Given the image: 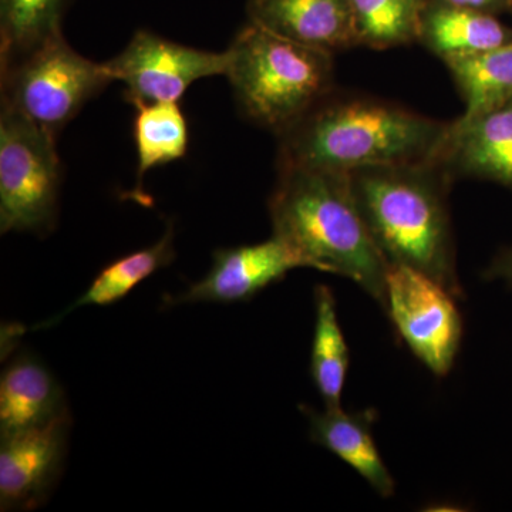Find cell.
<instances>
[{
	"label": "cell",
	"instance_id": "6da1fadb",
	"mask_svg": "<svg viewBox=\"0 0 512 512\" xmlns=\"http://www.w3.org/2000/svg\"><path fill=\"white\" fill-rule=\"evenodd\" d=\"M450 123L335 89L279 134L278 167L350 171L439 160Z\"/></svg>",
	"mask_w": 512,
	"mask_h": 512
},
{
	"label": "cell",
	"instance_id": "7a4b0ae2",
	"mask_svg": "<svg viewBox=\"0 0 512 512\" xmlns=\"http://www.w3.org/2000/svg\"><path fill=\"white\" fill-rule=\"evenodd\" d=\"M268 208L272 235L305 268L350 279L386 312L390 265L360 214L349 173L278 167Z\"/></svg>",
	"mask_w": 512,
	"mask_h": 512
},
{
	"label": "cell",
	"instance_id": "3957f363",
	"mask_svg": "<svg viewBox=\"0 0 512 512\" xmlns=\"http://www.w3.org/2000/svg\"><path fill=\"white\" fill-rule=\"evenodd\" d=\"M350 184L373 241L390 266L430 276L464 296L447 195L453 178L437 161L350 171Z\"/></svg>",
	"mask_w": 512,
	"mask_h": 512
},
{
	"label": "cell",
	"instance_id": "277c9868",
	"mask_svg": "<svg viewBox=\"0 0 512 512\" xmlns=\"http://www.w3.org/2000/svg\"><path fill=\"white\" fill-rule=\"evenodd\" d=\"M225 77L247 119L284 133L328 96L333 55L248 22L232 40Z\"/></svg>",
	"mask_w": 512,
	"mask_h": 512
},
{
	"label": "cell",
	"instance_id": "5b68a950",
	"mask_svg": "<svg viewBox=\"0 0 512 512\" xmlns=\"http://www.w3.org/2000/svg\"><path fill=\"white\" fill-rule=\"evenodd\" d=\"M0 82L3 106L57 137L114 80L104 63L80 55L60 33L0 67Z\"/></svg>",
	"mask_w": 512,
	"mask_h": 512
},
{
	"label": "cell",
	"instance_id": "8992f818",
	"mask_svg": "<svg viewBox=\"0 0 512 512\" xmlns=\"http://www.w3.org/2000/svg\"><path fill=\"white\" fill-rule=\"evenodd\" d=\"M62 187L56 137L0 107V231L49 234Z\"/></svg>",
	"mask_w": 512,
	"mask_h": 512
},
{
	"label": "cell",
	"instance_id": "52a82bcc",
	"mask_svg": "<svg viewBox=\"0 0 512 512\" xmlns=\"http://www.w3.org/2000/svg\"><path fill=\"white\" fill-rule=\"evenodd\" d=\"M454 299L430 276L390 266L386 313L413 355L439 377L453 369L463 339V319Z\"/></svg>",
	"mask_w": 512,
	"mask_h": 512
},
{
	"label": "cell",
	"instance_id": "ba28073f",
	"mask_svg": "<svg viewBox=\"0 0 512 512\" xmlns=\"http://www.w3.org/2000/svg\"><path fill=\"white\" fill-rule=\"evenodd\" d=\"M114 82L124 84V97L131 106L180 101L201 79L225 76L228 52H210L181 45L140 29L123 52L104 62Z\"/></svg>",
	"mask_w": 512,
	"mask_h": 512
},
{
	"label": "cell",
	"instance_id": "9c48e42d",
	"mask_svg": "<svg viewBox=\"0 0 512 512\" xmlns=\"http://www.w3.org/2000/svg\"><path fill=\"white\" fill-rule=\"evenodd\" d=\"M69 412L55 420L2 436L0 444V510L30 511L43 504L62 473Z\"/></svg>",
	"mask_w": 512,
	"mask_h": 512
},
{
	"label": "cell",
	"instance_id": "30bf717a",
	"mask_svg": "<svg viewBox=\"0 0 512 512\" xmlns=\"http://www.w3.org/2000/svg\"><path fill=\"white\" fill-rule=\"evenodd\" d=\"M296 268H305V265L274 235L259 244L218 249L208 274L181 295L168 296L164 303L248 302Z\"/></svg>",
	"mask_w": 512,
	"mask_h": 512
},
{
	"label": "cell",
	"instance_id": "8fae6325",
	"mask_svg": "<svg viewBox=\"0 0 512 512\" xmlns=\"http://www.w3.org/2000/svg\"><path fill=\"white\" fill-rule=\"evenodd\" d=\"M248 22L335 55L357 46L350 0H247Z\"/></svg>",
	"mask_w": 512,
	"mask_h": 512
},
{
	"label": "cell",
	"instance_id": "7c38bea8",
	"mask_svg": "<svg viewBox=\"0 0 512 512\" xmlns=\"http://www.w3.org/2000/svg\"><path fill=\"white\" fill-rule=\"evenodd\" d=\"M437 163L453 180L477 178L512 191V100L470 123H450Z\"/></svg>",
	"mask_w": 512,
	"mask_h": 512
},
{
	"label": "cell",
	"instance_id": "4fadbf2b",
	"mask_svg": "<svg viewBox=\"0 0 512 512\" xmlns=\"http://www.w3.org/2000/svg\"><path fill=\"white\" fill-rule=\"evenodd\" d=\"M299 409L309 420V436L313 443L352 467L380 497H392L396 483L373 437L375 410L346 413L342 407H325V412H318L306 404Z\"/></svg>",
	"mask_w": 512,
	"mask_h": 512
},
{
	"label": "cell",
	"instance_id": "5bb4252c",
	"mask_svg": "<svg viewBox=\"0 0 512 512\" xmlns=\"http://www.w3.org/2000/svg\"><path fill=\"white\" fill-rule=\"evenodd\" d=\"M512 29L491 13L427 0L421 10L417 42L444 63L457 57L477 55L511 42Z\"/></svg>",
	"mask_w": 512,
	"mask_h": 512
},
{
	"label": "cell",
	"instance_id": "9a60e30c",
	"mask_svg": "<svg viewBox=\"0 0 512 512\" xmlns=\"http://www.w3.org/2000/svg\"><path fill=\"white\" fill-rule=\"evenodd\" d=\"M67 412L62 387L39 360L13 359L0 379V437L43 426Z\"/></svg>",
	"mask_w": 512,
	"mask_h": 512
},
{
	"label": "cell",
	"instance_id": "2e32d148",
	"mask_svg": "<svg viewBox=\"0 0 512 512\" xmlns=\"http://www.w3.org/2000/svg\"><path fill=\"white\" fill-rule=\"evenodd\" d=\"M136 110L137 184L130 198L150 205V197L143 190L144 177L154 168L183 158L190 143V131L178 101L146 104Z\"/></svg>",
	"mask_w": 512,
	"mask_h": 512
},
{
	"label": "cell",
	"instance_id": "e0dca14e",
	"mask_svg": "<svg viewBox=\"0 0 512 512\" xmlns=\"http://www.w3.org/2000/svg\"><path fill=\"white\" fill-rule=\"evenodd\" d=\"M174 258V229L173 225L168 224L167 231L156 244L121 256L111 264L104 266L93 279L87 291L76 302L64 309L56 318L46 320L42 325L39 323L33 329L50 328L62 320L63 316L69 315L76 309L84 308V306H109L121 301L141 282L170 265Z\"/></svg>",
	"mask_w": 512,
	"mask_h": 512
},
{
	"label": "cell",
	"instance_id": "ac0fdd59",
	"mask_svg": "<svg viewBox=\"0 0 512 512\" xmlns=\"http://www.w3.org/2000/svg\"><path fill=\"white\" fill-rule=\"evenodd\" d=\"M446 64L466 103V111L457 124L470 123L512 100V40Z\"/></svg>",
	"mask_w": 512,
	"mask_h": 512
},
{
	"label": "cell",
	"instance_id": "d6986e66",
	"mask_svg": "<svg viewBox=\"0 0 512 512\" xmlns=\"http://www.w3.org/2000/svg\"><path fill=\"white\" fill-rule=\"evenodd\" d=\"M315 298V330L311 352V377L326 409L342 407V394L350 366L348 342L340 326L332 289L318 285Z\"/></svg>",
	"mask_w": 512,
	"mask_h": 512
},
{
	"label": "cell",
	"instance_id": "ffe728a7",
	"mask_svg": "<svg viewBox=\"0 0 512 512\" xmlns=\"http://www.w3.org/2000/svg\"><path fill=\"white\" fill-rule=\"evenodd\" d=\"M72 0H0V67L28 55L63 33Z\"/></svg>",
	"mask_w": 512,
	"mask_h": 512
},
{
	"label": "cell",
	"instance_id": "44dd1931",
	"mask_svg": "<svg viewBox=\"0 0 512 512\" xmlns=\"http://www.w3.org/2000/svg\"><path fill=\"white\" fill-rule=\"evenodd\" d=\"M427 0H350L357 46L386 50L417 42Z\"/></svg>",
	"mask_w": 512,
	"mask_h": 512
},
{
	"label": "cell",
	"instance_id": "7402d4cb",
	"mask_svg": "<svg viewBox=\"0 0 512 512\" xmlns=\"http://www.w3.org/2000/svg\"><path fill=\"white\" fill-rule=\"evenodd\" d=\"M483 276L487 281H503L512 288V247L498 252Z\"/></svg>",
	"mask_w": 512,
	"mask_h": 512
},
{
	"label": "cell",
	"instance_id": "603a6c76",
	"mask_svg": "<svg viewBox=\"0 0 512 512\" xmlns=\"http://www.w3.org/2000/svg\"><path fill=\"white\" fill-rule=\"evenodd\" d=\"M450 5L460 6L478 12L491 13V15H500L503 12H512L511 0H443Z\"/></svg>",
	"mask_w": 512,
	"mask_h": 512
},
{
	"label": "cell",
	"instance_id": "cb8c5ba5",
	"mask_svg": "<svg viewBox=\"0 0 512 512\" xmlns=\"http://www.w3.org/2000/svg\"><path fill=\"white\" fill-rule=\"evenodd\" d=\"M511 3H512V0H511Z\"/></svg>",
	"mask_w": 512,
	"mask_h": 512
}]
</instances>
